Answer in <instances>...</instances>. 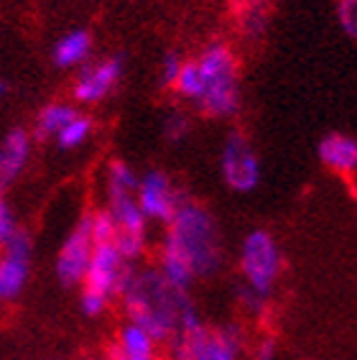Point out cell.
Wrapping results in <instances>:
<instances>
[{"label": "cell", "mask_w": 357, "mask_h": 360, "mask_svg": "<svg viewBox=\"0 0 357 360\" xmlns=\"http://www.w3.org/2000/svg\"><path fill=\"white\" fill-rule=\"evenodd\" d=\"M120 294L125 299L128 322L143 327L156 340L178 338L200 325L186 291L166 284L158 271H133Z\"/></svg>", "instance_id": "6da1fadb"}, {"label": "cell", "mask_w": 357, "mask_h": 360, "mask_svg": "<svg viewBox=\"0 0 357 360\" xmlns=\"http://www.w3.org/2000/svg\"><path fill=\"white\" fill-rule=\"evenodd\" d=\"M169 233L164 245L176 250L186 264L192 266L194 276L214 274L222 264V243L217 222L197 202H178L176 212L166 222Z\"/></svg>", "instance_id": "7a4b0ae2"}, {"label": "cell", "mask_w": 357, "mask_h": 360, "mask_svg": "<svg viewBox=\"0 0 357 360\" xmlns=\"http://www.w3.org/2000/svg\"><path fill=\"white\" fill-rule=\"evenodd\" d=\"M138 176L125 161L108 167V215L115 225V245L125 261H138L145 250V217L136 202Z\"/></svg>", "instance_id": "3957f363"}, {"label": "cell", "mask_w": 357, "mask_h": 360, "mask_svg": "<svg viewBox=\"0 0 357 360\" xmlns=\"http://www.w3.org/2000/svg\"><path fill=\"white\" fill-rule=\"evenodd\" d=\"M202 75L200 108L212 118H230L240 108V75L233 49L212 44L197 59Z\"/></svg>", "instance_id": "277c9868"}, {"label": "cell", "mask_w": 357, "mask_h": 360, "mask_svg": "<svg viewBox=\"0 0 357 360\" xmlns=\"http://www.w3.org/2000/svg\"><path fill=\"white\" fill-rule=\"evenodd\" d=\"M283 269V256L275 238L268 230H253L247 233L240 245V271L245 278V289L271 297V291L278 284Z\"/></svg>", "instance_id": "5b68a950"}, {"label": "cell", "mask_w": 357, "mask_h": 360, "mask_svg": "<svg viewBox=\"0 0 357 360\" xmlns=\"http://www.w3.org/2000/svg\"><path fill=\"white\" fill-rule=\"evenodd\" d=\"M174 358L176 360H240V335L233 327L197 325L189 333L174 338Z\"/></svg>", "instance_id": "8992f818"}, {"label": "cell", "mask_w": 357, "mask_h": 360, "mask_svg": "<svg viewBox=\"0 0 357 360\" xmlns=\"http://www.w3.org/2000/svg\"><path fill=\"white\" fill-rule=\"evenodd\" d=\"M133 274V264L125 261L115 243H95L89 256L87 271H84V289H92L103 297L112 299L123 291Z\"/></svg>", "instance_id": "52a82bcc"}, {"label": "cell", "mask_w": 357, "mask_h": 360, "mask_svg": "<svg viewBox=\"0 0 357 360\" xmlns=\"http://www.w3.org/2000/svg\"><path fill=\"white\" fill-rule=\"evenodd\" d=\"M222 179L233 192H253L261 181V161L242 133H230L222 148Z\"/></svg>", "instance_id": "ba28073f"}, {"label": "cell", "mask_w": 357, "mask_h": 360, "mask_svg": "<svg viewBox=\"0 0 357 360\" xmlns=\"http://www.w3.org/2000/svg\"><path fill=\"white\" fill-rule=\"evenodd\" d=\"M31 269V238L15 228L0 248V299H13L23 291Z\"/></svg>", "instance_id": "9c48e42d"}, {"label": "cell", "mask_w": 357, "mask_h": 360, "mask_svg": "<svg viewBox=\"0 0 357 360\" xmlns=\"http://www.w3.org/2000/svg\"><path fill=\"white\" fill-rule=\"evenodd\" d=\"M136 202L145 220L169 222L174 212H176L181 197H178L174 181L169 179V174L148 172L145 176H138Z\"/></svg>", "instance_id": "30bf717a"}, {"label": "cell", "mask_w": 357, "mask_h": 360, "mask_svg": "<svg viewBox=\"0 0 357 360\" xmlns=\"http://www.w3.org/2000/svg\"><path fill=\"white\" fill-rule=\"evenodd\" d=\"M95 240L89 236V220L84 217L64 240L59 256H56V276L67 286H77L84 281V271H87L89 256H92Z\"/></svg>", "instance_id": "8fae6325"}, {"label": "cell", "mask_w": 357, "mask_h": 360, "mask_svg": "<svg viewBox=\"0 0 357 360\" xmlns=\"http://www.w3.org/2000/svg\"><path fill=\"white\" fill-rule=\"evenodd\" d=\"M120 77H123V62L115 59V56L95 64H84L82 72L77 75L74 100L87 105L100 103V100H105V97L115 90Z\"/></svg>", "instance_id": "7c38bea8"}, {"label": "cell", "mask_w": 357, "mask_h": 360, "mask_svg": "<svg viewBox=\"0 0 357 360\" xmlns=\"http://www.w3.org/2000/svg\"><path fill=\"white\" fill-rule=\"evenodd\" d=\"M31 159V136L23 128H13L0 143V192L11 187Z\"/></svg>", "instance_id": "4fadbf2b"}, {"label": "cell", "mask_w": 357, "mask_h": 360, "mask_svg": "<svg viewBox=\"0 0 357 360\" xmlns=\"http://www.w3.org/2000/svg\"><path fill=\"white\" fill-rule=\"evenodd\" d=\"M319 161L332 172L352 176L357 172V141L347 133H330L319 143Z\"/></svg>", "instance_id": "5bb4252c"}, {"label": "cell", "mask_w": 357, "mask_h": 360, "mask_svg": "<svg viewBox=\"0 0 357 360\" xmlns=\"http://www.w3.org/2000/svg\"><path fill=\"white\" fill-rule=\"evenodd\" d=\"M156 342L158 340L151 333H145L143 327L128 322L117 333L110 360H158Z\"/></svg>", "instance_id": "9a60e30c"}, {"label": "cell", "mask_w": 357, "mask_h": 360, "mask_svg": "<svg viewBox=\"0 0 357 360\" xmlns=\"http://www.w3.org/2000/svg\"><path fill=\"white\" fill-rule=\"evenodd\" d=\"M92 54V36L82 28L64 34L54 46V62L59 67H84Z\"/></svg>", "instance_id": "2e32d148"}, {"label": "cell", "mask_w": 357, "mask_h": 360, "mask_svg": "<svg viewBox=\"0 0 357 360\" xmlns=\"http://www.w3.org/2000/svg\"><path fill=\"white\" fill-rule=\"evenodd\" d=\"M74 112H77L74 108L67 103L46 105V108L39 112V118H36V133L44 136V139H56L64 125L74 118Z\"/></svg>", "instance_id": "e0dca14e"}, {"label": "cell", "mask_w": 357, "mask_h": 360, "mask_svg": "<svg viewBox=\"0 0 357 360\" xmlns=\"http://www.w3.org/2000/svg\"><path fill=\"white\" fill-rule=\"evenodd\" d=\"M171 87L178 95L189 100V103H200L202 97V75H200V64L197 62H181L178 67V75L174 77Z\"/></svg>", "instance_id": "ac0fdd59"}, {"label": "cell", "mask_w": 357, "mask_h": 360, "mask_svg": "<svg viewBox=\"0 0 357 360\" xmlns=\"http://www.w3.org/2000/svg\"><path fill=\"white\" fill-rule=\"evenodd\" d=\"M89 136H92V120L87 115H82V112H74V118L59 131L56 143L62 148H79V146L87 143Z\"/></svg>", "instance_id": "d6986e66"}, {"label": "cell", "mask_w": 357, "mask_h": 360, "mask_svg": "<svg viewBox=\"0 0 357 360\" xmlns=\"http://www.w3.org/2000/svg\"><path fill=\"white\" fill-rule=\"evenodd\" d=\"M337 15H339V23H342V31L350 39L357 36V0H339L337 3Z\"/></svg>", "instance_id": "ffe728a7"}, {"label": "cell", "mask_w": 357, "mask_h": 360, "mask_svg": "<svg viewBox=\"0 0 357 360\" xmlns=\"http://www.w3.org/2000/svg\"><path fill=\"white\" fill-rule=\"evenodd\" d=\"M79 304H82V312L87 314V317H100V314L108 309L110 299L103 297V294H97V291H92V289H84Z\"/></svg>", "instance_id": "44dd1931"}, {"label": "cell", "mask_w": 357, "mask_h": 360, "mask_svg": "<svg viewBox=\"0 0 357 360\" xmlns=\"http://www.w3.org/2000/svg\"><path fill=\"white\" fill-rule=\"evenodd\" d=\"M186 133H189V120H186V115H181V112H171L164 123V136L176 143V141L184 139Z\"/></svg>", "instance_id": "7402d4cb"}, {"label": "cell", "mask_w": 357, "mask_h": 360, "mask_svg": "<svg viewBox=\"0 0 357 360\" xmlns=\"http://www.w3.org/2000/svg\"><path fill=\"white\" fill-rule=\"evenodd\" d=\"M13 230H15V217L11 212V207H8L3 192H0V248L6 245L8 238L13 236Z\"/></svg>", "instance_id": "603a6c76"}, {"label": "cell", "mask_w": 357, "mask_h": 360, "mask_svg": "<svg viewBox=\"0 0 357 360\" xmlns=\"http://www.w3.org/2000/svg\"><path fill=\"white\" fill-rule=\"evenodd\" d=\"M181 56L178 54H166L164 56V64H161V79H164V84H171L174 77L178 75V67H181Z\"/></svg>", "instance_id": "cb8c5ba5"}, {"label": "cell", "mask_w": 357, "mask_h": 360, "mask_svg": "<svg viewBox=\"0 0 357 360\" xmlns=\"http://www.w3.org/2000/svg\"><path fill=\"white\" fill-rule=\"evenodd\" d=\"M255 360H275V342L273 340H263L255 347Z\"/></svg>", "instance_id": "d4e9b609"}, {"label": "cell", "mask_w": 357, "mask_h": 360, "mask_svg": "<svg viewBox=\"0 0 357 360\" xmlns=\"http://www.w3.org/2000/svg\"><path fill=\"white\" fill-rule=\"evenodd\" d=\"M6 92H8V84H6V82H3V79H0V97L6 95Z\"/></svg>", "instance_id": "484cf974"}, {"label": "cell", "mask_w": 357, "mask_h": 360, "mask_svg": "<svg viewBox=\"0 0 357 360\" xmlns=\"http://www.w3.org/2000/svg\"><path fill=\"white\" fill-rule=\"evenodd\" d=\"M87 360H100V358H87Z\"/></svg>", "instance_id": "4316f807"}]
</instances>
